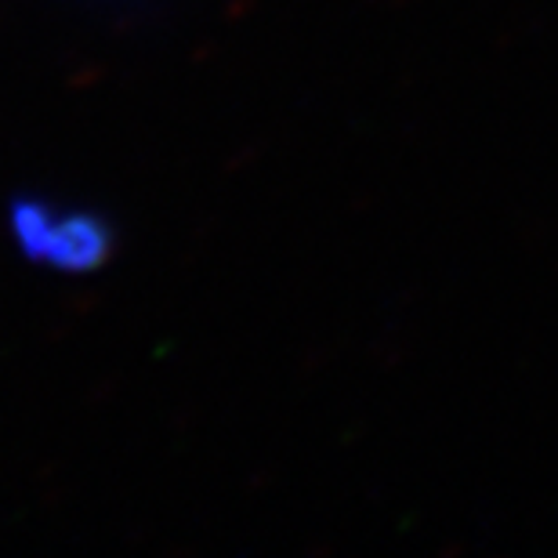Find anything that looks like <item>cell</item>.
Masks as SVG:
<instances>
[{
    "instance_id": "obj_1",
    "label": "cell",
    "mask_w": 558,
    "mask_h": 558,
    "mask_svg": "<svg viewBox=\"0 0 558 558\" xmlns=\"http://www.w3.org/2000/svg\"><path fill=\"white\" fill-rule=\"evenodd\" d=\"M11 236L33 265L59 272H92L113 251V232L87 210H62L44 199L11 204Z\"/></svg>"
}]
</instances>
